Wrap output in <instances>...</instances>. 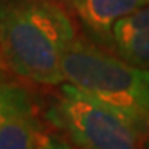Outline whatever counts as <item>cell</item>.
<instances>
[{
    "label": "cell",
    "instance_id": "cell-2",
    "mask_svg": "<svg viewBox=\"0 0 149 149\" xmlns=\"http://www.w3.org/2000/svg\"><path fill=\"white\" fill-rule=\"evenodd\" d=\"M65 81L78 86L121 113L149 139V68L126 61L91 43L74 38L63 53Z\"/></svg>",
    "mask_w": 149,
    "mask_h": 149
},
{
    "label": "cell",
    "instance_id": "cell-4",
    "mask_svg": "<svg viewBox=\"0 0 149 149\" xmlns=\"http://www.w3.org/2000/svg\"><path fill=\"white\" fill-rule=\"evenodd\" d=\"M45 128L33 111L27 93L0 80V149L70 148Z\"/></svg>",
    "mask_w": 149,
    "mask_h": 149
},
{
    "label": "cell",
    "instance_id": "cell-1",
    "mask_svg": "<svg viewBox=\"0 0 149 149\" xmlns=\"http://www.w3.org/2000/svg\"><path fill=\"white\" fill-rule=\"evenodd\" d=\"M74 38L71 20L53 2L0 0V53L23 80L60 86L63 53Z\"/></svg>",
    "mask_w": 149,
    "mask_h": 149
},
{
    "label": "cell",
    "instance_id": "cell-8",
    "mask_svg": "<svg viewBox=\"0 0 149 149\" xmlns=\"http://www.w3.org/2000/svg\"><path fill=\"white\" fill-rule=\"evenodd\" d=\"M144 146H146V148H149V139L146 141V143H144Z\"/></svg>",
    "mask_w": 149,
    "mask_h": 149
},
{
    "label": "cell",
    "instance_id": "cell-5",
    "mask_svg": "<svg viewBox=\"0 0 149 149\" xmlns=\"http://www.w3.org/2000/svg\"><path fill=\"white\" fill-rule=\"evenodd\" d=\"M109 45L118 56L149 68V3L113 25Z\"/></svg>",
    "mask_w": 149,
    "mask_h": 149
},
{
    "label": "cell",
    "instance_id": "cell-6",
    "mask_svg": "<svg viewBox=\"0 0 149 149\" xmlns=\"http://www.w3.org/2000/svg\"><path fill=\"white\" fill-rule=\"evenodd\" d=\"M86 27L98 37L111 40L113 25L119 18L148 5L149 0H70Z\"/></svg>",
    "mask_w": 149,
    "mask_h": 149
},
{
    "label": "cell",
    "instance_id": "cell-7",
    "mask_svg": "<svg viewBox=\"0 0 149 149\" xmlns=\"http://www.w3.org/2000/svg\"><path fill=\"white\" fill-rule=\"evenodd\" d=\"M3 66V58H2V53H0V68Z\"/></svg>",
    "mask_w": 149,
    "mask_h": 149
},
{
    "label": "cell",
    "instance_id": "cell-3",
    "mask_svg": "<svg viewBox=\"0 0 149 149\" xmlns=\"http://www.w3.org/2000/svg\"><path fill=\"white\" fill-rule=\"evenodd\" d=\"M48 119L76 148L136 149L144 146V138L121 113L68 81L60 85V96Z\"/></svg>",
    "mask_w": 149,
    "mask_h": 149
}]
</instances>
